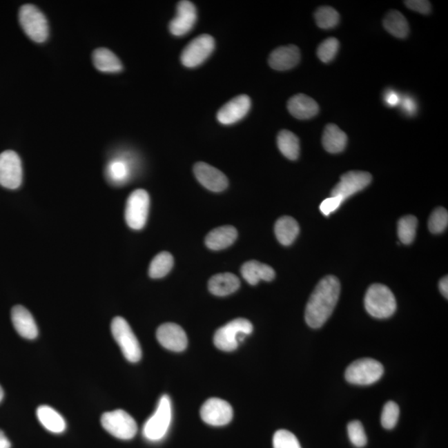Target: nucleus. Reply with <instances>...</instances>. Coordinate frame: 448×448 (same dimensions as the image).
<instances>
[{
    "mask_svg": "<svg viewBox=\"0 0 448 448\" xmlns=\"http://www.w3.org/2000/svg\"><path fill=\"white\" fill-rule=\"evenodd\" d=\"M240 281L233 273H220L215 275L208 282V290L217 297H225L235 293L240 289Z\"/></svg>",
    "mask_w": 448,
    "mask_h": 448,
    "instance_id": "5701e85b",
    "label": "nucleus"
},
{
    "mask_svg": "<svg viewBox=\"0 0 448 448\" xmlns=\"http://www.w3.org/2000/svg\"><path fill=\"white\" fill-rule=\"evenodd\" d=\"M364 307L373 318H389L396 311V299L388 286L373 284L369 286L365 294Z\"/></svg>",
    "mask_w": 448,
    "mask_h": 448,
    "instance_id": "f03ea898",
    "label": "nucleus"
},
{
    "mask_svg": "<svg viewBox=\"0 0 448 448\" xmlns=\"http://www.w3.org/2000/svg\"><path fill=\"white\" fill-rule=\"evenodd\" d=\"M398 417H400V407L396 402L393 401L386 402L381 415L382 426L388 430L393 429L397 425Z\"/></svg>",
    "mask_w": 448,
    "mask_h": 448,
    "instance_id": "f704fd0d",
    "label": "nucleus"
},
{
    "mask_svg": "<svg viewBox=\"0 0 448 448\" xmlns=\"http://www.w3.org/2000/svg\"><path fill=\"white\" fill-rule=\"evenodd\" d=\"M150 208V196L145 190L131 193L127 199L125 217L127 225L134 230H141L146 224Z\"/></svg>",
    "mask_w": 448,
    "mask_h": 448,
    "instance_id": "1a4fd4ad",
    "label": "nucleus"
},
{
    "mask_svg": "<svg viewBox=\"0 0 448 448\" xmlns=\"http://www.w3.org/2000/svg\"><path fill=\"white\" fill-rule=\"evenodd\" d=\"M251 108L249 96L241 95L233 98L226 104L217 114V119L221 124L232 125L246 117Z\"/></svg>",
    "mask_w": 448,
    "mask_h": 448,
    "instance_id": "f3484780",
    "label": "nucleus"
},
{
    "mask_svg": "<svg viewBox=\"0 0 448 448\" xmlns=\"http://www.w3.org/2000/svg\"><path fill=\"white\" fill-rule=\"evenodd\" d=\"M301 60V52L295 45L277 48L271 53L269 64L277 71H286L293 68Z\"/></svg>",
    "mask_w": 448,
    "mask_h": 448,
    "instance_id": "a211bd4d",
    "label": "nucleus"
},
{
    "mask_svg": "<svg viewBox=\"0 0 448 448\" xmlns=\"http://www.w3.org/2000/svg\"><path fill=\"white\" fill-rule=\"evenodd\" d=\"M237 237V232L233 226H223L212 230L205 238V244L211 250H222L228 248Z\"/></svg>",
    "mask_w": 448,
    "mask_h": 448,
    "instance_id": "4be33fe9",
    "label": "nucleus"
},
{
    "mask_svg": "<svg viewBox=\"0 0 448 448\" xmlns=\"http://www.w3.org/2000/svg\"><path fill=\"white\" fill-rule=\"evenodd\" d=\"M253 324L249 320L237 318L221 327L213 337L215 347L223 351H233L244 340L246 335L252 334Z\"/></svg>",
    "mask_w": 448,
    "mask_h": 448,
    "instance_id": "7ed1b4c3",
    "label": "nucleus"
},
{
    "mask_svg": "<svg viewBox=\"0 0 448 448\" xmlns=\"http://www.w3.org/2000/svg\"><path fill=\"white\" fill-rule=\"evenodd\" d=\"M383 26L385 30L398 39H405L409 34V26L400 12L391 10L386 14Z\"/></svg>",
    "mask_w": 448,
    "mask_h": 448,
    "instance_id": "cd10ccee",
    "label": "nucleus"
},
{
    "mask_svg": "<svg viewBox=\"0 0 448 448\" xmlns=\"http://www.w3.org/2000/svg\"><path fill=\"white\" fill-rule=\"evenodd\" d=\"M273 448H302L298 439L291 431L278 430L273 436Z\"/></svg>",
    "mask_w": 448,
    "mask_h": 448,
    "instance_id": "e433bc0d",
    "label": "nucleus"
},
{
    "mask_svg": "<svg viewBox=\"0 0 448 448\" xmlns=\"http://www.w3.org/2000/svg\"><path fill=\"white\" fill-rule=\"evenodd\" d=\"M196 179L203 186L213 192H221L227 188V177L217 168L204 162L196 163L194 166Z\"/></svg>",
    "mask_w": 448,
    "mask_h": 448,
    "instance_id": "dca6fc26",
    "label": "nucleus"
},
{
    "mask_svg": "<svg viewBox=\"0 0 448 448\" xmlns=\"http://www.w3.org/2000/svg\"><path fill=\"white\" fill-rule=\"evenodd\" d=\"M322 144L329 153H340L347 147V135L336 125L328 124L324 130Z\"/></svg>",
    "mask_w": 448,
    "mask_h": 448,
    "instance_id": "b1692460",
    "label": "nucleus"
},
{
    "mask_svg": "<svg viewBox=\"0 0 448 448\" xmlns=\"http://www.w3.org/2000/svg\"><path fill=\"white\" fill-rule=\"evenodd\" d=\"M94 66L102 72L116 73L121 72L123 66L120 59L108 48H98L92 55Z\"/></svg>",
    "mask_w": 448,
    "mask_h": 448,
    "instance_id": "a878e982",
    "label": "nucleus"
},
{
    "mask_svg": "<svg viewBox=\"0 0 448 448\" xmlns=\"http://www.w3.org/2000/svg\"><path fill=\"white\" fill-rule=\"evenodd\" d=\"M196 21V7L192 2L184 0L177 6V14L170 23V31L177 37L186 35L191 32Z\"/></svg>",
    "mask_w": 448,
    "mask_h": 448,
    "instance_id": "2eb2a0df",
    "label": "nucleus"
},
{
    "mask_svg": "<svg viewBox=\"0 0 448 448\" xmlns=\"http://www.w3.org/2000/svg\"><path fill=\"white\" fill-rule=\"evenodd\" d=\"M409 10L422 14H429L431 12V3L427 0H409L405 2Z\"/></svg>",
    "mask_w": 448,
    "mask_h": 448,
    "instance_id": "ea45409f",
    "label": "nucleus"
},
{
    "mask_svg": "<svg viewBox=\"0 0 448 448\" xmlns=\"http://www.w3.org/2000/svg\"><path fill=\"white\" fill-rule=\"evenodd\" d=\"M172 421V405L170 397L160 398L157 409L144 426L143 434L150 442H159L166 437Z\"/></svg>",
    "mask_w": 448,
    "mask_h": 448,
    "instance_id": "20e7f679",
    "label": "nucleus"
},
{
    "mask_svg": "<svg viewBox=\"0 0 448 448\" xmlns=\"http://www.w3.org/2000/svg\"><path fill=\"white\" fill-rule=\"evenodd\" d=\"M300 232L299 224L293 217L283 216L275 224V234L280 244L289 246L293 244Z\"/></svg>",
    "mask_w": 448,
    "mask_h": 448,
    "instance_id": "bb28decb",
    "label": "nucleus"
},
{
    "mask_svg": "<svg viewBox=\"0 0 448 448\" xmlns=\"http://www.w3.org/2000/svg\"><path fill=\"white\" fill-rule=\"evenodd\" d=\"M200 416L208 425L224 426L232 421L233 411L228 402L219 398H211L201 408Z\"/></svg>",
    "mask_w": 448,
    "mask_h": 448,
    "instance_id": "ddd939ff",
    "label": "nucleus"
},
{
    "mask_svg": "<svg viewBox=\"0 0 448 448\" xmlns=\"http://www.w3.org/2000/svg\"><path fill=\"white\" fill-rule=\"evenodd\" d=\"M448 225V213L444 208H438L431 213L429 221V228L434 234L445 231Z\"/></svg>",
    "mask_w": 448,
    "mask_h": 448,
    "instance_id": "c9c22d12",
    "label": "nucleus"
},
{
    "mask_svg": "<svg viewBox=\"0 0 448 448\" xmlns=\"http://www.w3.org/2000/svg\"><path fill=\"white\" fill-rule=\"evenodd\" d=\"M339 48V41L335 38H330L323 41L318 48L319 59L324 64L330 63L338 53Z\"/></svg>",
    "mask_w": 448,
    "mask_h": 448,
    "instance_id": "72a5a7b5",
    "label": "nucleus"
},
{
    "mask_svg": "<svg viewBox=\"0 0 448 448\" xmlns=\"http://www.w3.org/2000/svg\"><path fill=\"white\" fill-rule=\"evenodd\" d=\"M0 448H11V442L2 430H0Z\"/></svg>",
    "mask_w": 448,
    "mask_h": 448,
    "instance_id": "c03bdc74",
    "label": "nucleus"
},
{
    "mask_svg": "<svg viewBox=\"0 0 448 448\" xmlns=\"http://www.w3.org/2000/svg\"><path fill=\"white\" fill-rule=\"evenodd\" d=\"M384 99L386 104L390 106H394L400 104V97H398V94L393 91H389L386 93Z\"/></svg>",
    "mask_w": 448,
    "mask_h": 448,
    "instance_id": "79ce46f5",
    "label": "nucleus"
},
{
    "mask_svg": "<svg viewBox=\"0 0 448 448\" xmlns=\"http://www.w3.org/2000/svg\"><path fill=\"white\" fill-rule=\"evenodd\" d=\"M130 175V166L125 160L115 159L108 164L106 168V176L110 183L122 184L128 180Z\"/></svg>",
    "mask_w": 448,
    "mask_h": 448,
    "instance_id": "7c9ffc66",
    "label": "nucleus"
},
{
    "mask_svg": "<svg viewBox=\"0 0 448 448\" xmlns=\"http://www.w3.org/2000/svg\"><path fill=\"white\" fill-rule=\"evenodd\" d=\"M418 220L416 217L409 215L402 217L398 221V235L402 244H410L416 237Z\"/></svg>",
    "mask_w": 448,
    "mask_h": 448,
    "instance_id": "2f4dec72",
    "label": "nucleus"
},
{
    "mask_svg": "<svg viewBox=\"0 0 448 448\" xmlns=\"http://www.w3.org/2000/svg\"><path fill=\"white\" fill-rule=\"evenodd\" d=\"M349 440L353 446L364 447L367 444V437L365 434L362 423L360 421H352L347 427Z\"/></svg>",
    "mask_w": 448,
    "mask_h": 448,
    "instance_id": "4c0bfd02",
    "label": "nucleus"
},
{
    "mask_svg": "<svg viewBox=\"0 0 448 448\" xmlns=\"http://www.w3.org/2000/svg\"><path fill=\"white\" fill-rule=\"evenodd\" d=\"M37 416L41 425L52 434L64 433L67 427L64 417L51 407L40 406L37 410Z\"/></svg>",
    "mask_w": 448,
    "mask_h": 448,
    "instance_id": "393cba45",
    "label": "nucleus"
},
{
    "mask_svg": "<svg viewBox=\"0 0 448 448\" xmlns=\"http://www.w3.org/2000/svg\"><path fill=\"white\" fill-rule=\"evenodd\" d=\"M371 182L372 175L368 172L349 171L341 176L340 182L331 191V196L338 197L344 202L349 197L363 191Z\"/></svg>",
    "mask_w": 448,
    "mask_h": 448,
    "instance_id": "f8f14e48",
    "label": "nucleus"
},
{
    "mask_svg": "<svg viewBox=\"0 0 448 448\" xmlns=\"http://www.w3.org/2000/svg\"><path fill=\"white\" fill-rule=\"evenodd\" d=\"M110 329L114 339L120 347L126 359L131 363H137L141 360L142 356L141 345L128 322L121 316H117L113 320Z\"/></svg>",
    "mask_w": 448,
    "mask_h": 448,
    "instance_id": "39448f33",
    "label": "nucleus"
},
{
    "mask_svg": "<svg viewBox=\"0 0 448 448\" xmlns=\"http://www.w3.org/2000/svg\"><path fill=\"white\" fill-rule=\"evenodd\" d=\"M402 108H404L406 113L413 114L416 112L417 106L412 98L405 97L404 100H402Z\"/></svg>",
    "mask_w": 448,
    "mask_h": 448,
    "instance_id": "a19ab883",
    "label": "nucleus"
},
{
    "mask_svg": "<svg viewBox=\"0 0 448 448\" xmlns=\"http://www.w3.org/2000/svg\"><path fill=\"white\" fill-rule=\"evenodd\" d=\"M384 375V367L379 361L364 358L349 365L345 379L352 384L369 385L376 383Z\"/></svg>",
    "mask_w": 448,
    "mask_h": 448,
    "instance_id": "0eeeda50",
    "label": "nucleus"
},
{
    "mask_svg": "<svg viewBox=\"0 0 448 448\" xmlns=\"http://www.w3.org/2000/svg\"><path fill=\"white\" fill-rule=\"evenodd\" d=\"M20 26L28 38L36 43H43L48 38L49 28L46 17L38 8L24 5L19 10Z\"/></svg>",
    "mask_w": 448,
    "mask_h": 448,
    "instance_id": "423d86ee",
    "label": "nucleus"
},
{
    "mask_svg": "<svg viewBox=\"0 0 448 448\" xmlns=\"http://www.w3.org/2000/svg\"><path fill=\"white\" fill-rule=\"evenodd\" d=\"M340 293L338 278L327 276L320 280L306 307L305 319L308 326L318 329L327 322L338 302Z\"/></svg>",
    "mask_w": 448,
    "mask_h": 448,
    "instance_id": "f257e3e1",
    "label": "nucleus"
},
{
    "mask_svg": "<svg viewBox=\"0 0 448 448\" xmlns=\"http://www.w3.org/2000/svg\"><path fill=\"white\" fill-rule=\"evenodd\" d=\"M287 108L291 116L299 120H308L319 113L318 102L304 94H298L290 98L287 102Z\"/></svg>",
    "mask_w": 448,
    "mask_h": 448,
    "instance_id": "aec40b11",
    "label": "nucleus"
},
{
    "mask_svg": "<svg viewBox=\"0 0 448 448\" xmlns=\"http://www.w3.org/2000/svg\"><path fill=\"white\" fill-rule=\"evenodd\" d=\"M342 203L343 201L338 198V197L331 196L330 198L324 199L323 202L320 204V211L324 216H329L331 213L337 211Z\"/></svg>",
    "mask_w": 448,
    "mask_h": 448,
    "instance_id": "58836bf2",
    "label": "nucleus"
},
{
    "mask_svg": "<svg viewBox=\"0 0 448 448\" xmlns=\"http://www.w3.org/2000/svg\"><path fill=\"white\" fill-rule=\"evenodd\" d=\"M242 276L250 285H257L261 280L273 281L276 276L273 267L257 261H249L241 267Z\"/></svg>",
    "mask_w": 448,
    "mask_h": 448,
    "instance_id": "412c9836",
    "label": "nucleus"
},
{
    "mask_svg": "<svg viewBox=\"0 0 448 448\" xmlns=\"http://www.w3.org/2000/svg\"><path fill=\"white\" fill-rule=\"evenodd\" d=\"M439 289L441 291L444 298H448V278L447 276L444 277L439 282Z\"/></svg>",
    "mask_w": 448,
    "mask_h": 448,
    "instance_id": "37998d69",
    "label": "nucleus"
},
{
    "mask_svg": "<svg viewBox=\"0 0 448 448\" xmlns=\"http://www.w3.org/2000/svg\"><path fill=\"white\" fill-rule=\"evenodd\" d=\"M101 422L106 431L119 439H133L137 434V422L124 410L117 409L105 413Z\"/></svg>",
    "mask_w": 448,
    "mask_h": 448,
    "instance_id": "6e6552de",
    "label": "nucleus"
},
{
    "mask_svg": "<svg viewBox=\"0 0 448 448\" xmlns=\"http://www.w3.org/2000/svg\"><path fill=\"white\" fill-rule=\"evenodd\" d=\"M11 319L16 331L23 338L34 340L38 336V327L32 314L26 307L14 306L11 311Z\"/></svg>",
    "mask_w": 448,
    "mask_h": 448,
    "instance_id": "6ab92c4d",
    "label": "nucleus"
},
{
    "mask_svg": "<svg viewBox=\"0 0 448 448\" xmlns=\"http://www.w3.org/2000/svg\"><path fill=\"white\" fill-rule=\"evenodd\" d=\"M23 168L21 159L13 150L3 151L0 154V186L16 190L21 186Z\"/></svg>",
    "mask_w": 448,
    "mask_h": 448,
    "instance_id": "9d476101",
    "label": "nucleus"
},
{
    "mask_svg": "<svg viewBox=\"0 0 448 448\" xmlns=\"http://www.w3.org/2000/svg\"><path fill=\"white\" fill-rule=\"evenodd\" d=\"M160 344L168 351L182 352L187 348L188 338L182 327L175 323L162 324L156 332Z\"/></svg>",
    "mask_w": 448,
    "mask_h": 448,
    "instance_id": "4468645a",
    "label": "nucleus"
},
{
    "mask_svg": "<svg viewBox=\"0 0 448 448\" xmlns=\"http://www.w3.org/2000/svg\"><path fill=\"white\" fill-rule=\"evenodd\" d=\"M315 19L319 28L322 30H331L338 26L340 14L333 8L323 6L315 11Z\"/></svg>",
    "mask_w": 448,
    "mask_h": 448,
    "instance_id": "473e14b6",
    "label": "nucleus"
},
{
    "mask_svg": "<svg viewBox=\"0 0 448 448\" xmlns=\"http://www.w3.org/2000/svg\"><path fill=\"white\" fill-rule=\"evenodd\" d=\"M215 48V41L208 35L197 37L184 48L182 61L186 68H195L202 64L212 55Z\"/></svg>",
    "mask_w": 448,
    "mask_h": 448,
    "instance_id": "9b49d317",
    "label": "nucleus"
},
{
    "mask_svg": "<svg viewBox=\"0 0 448 448\" xmlns=\"http://www.w3.org/2000/svg\"><path fill=\"white\" fill-rule=\"evenodd\" d=\"M173 265L174 257L170 253L162 252L156 255L149 267L150 277L154 279L166 277L171 272Z\"/></svg>",
    "mask_w": 448,
    "mask_h": 448,
    "instance_id": "c756f323",
    "label": "nucleus"
},
{
    "mask_svg": "<svg viewBox=\"0 0 448 448\" xmlns=\"http://www.w3.org/2000/svg\"><path fill=\"white\" fill-rule=\"evenodd\" d=\"M3 398V390L1 386H0V402H1Z\"/></svg>",
    "mask_w": 448,
    "mask_h": 448,
    "instance_id": "a18cd8bd",
    "label": "nucleus"
},
{
    "mask_svg": "<svg viewBox=\"0 0 448 448\" xmlns=\"http://www.w3.org/2000/svg\"><path fill=\"white\" fill-rule=\"evenodd\" d=\"M277 146L286 158L291 160L298 159L300 142L294 133L287 130L280 131L277 137Z\"/></svg>",
    "mask_w": 448,
    "mask_h": 448,
    "instance_id": "c85d7f7f",
    "label": "nucleus"
}]
</instances>
